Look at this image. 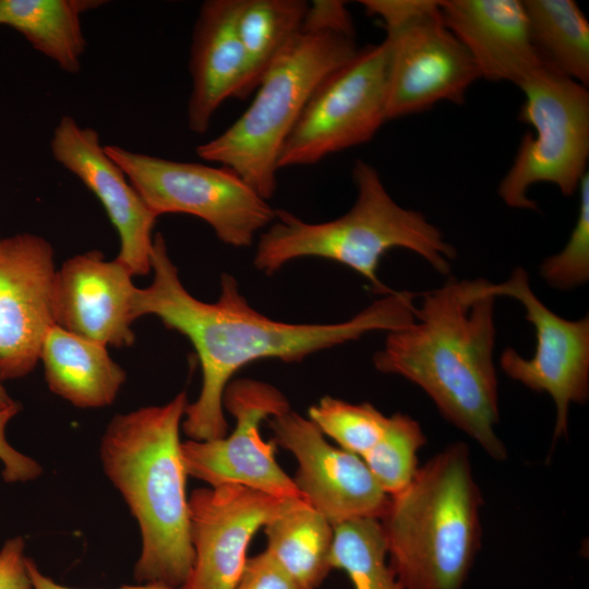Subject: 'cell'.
I'll list each match as a JSON object with an SVG mask.
<instances>
[{
  "label": "cell",
  "instance_id": "6da1fadb",
  "mask_svg": "<svg viewBox=\"0 0 589 589\" xmlns=\"http://www.w3.org/2000/svg\"><path fill=\"white\" fill-rule=\"evenodd\" d=\"M151 269V285L136 289L134 316H157L167 328L185 336L196 351L202 387L196 400L187 405L181 425L194 441L227 434L224 392L245 365L262 359L301 362L317 351L371 332L388 333L414 320L416 294L393 291L342 322H280L253 309L240 293L236 278L227 273L220 276L217 301H201L184 288L159 232L153 240Z\"/></svg>",
  "mask_w": 589,
  "mask_h": 589
},
{
  "label": "cell",
  "instance_id": "7a4b0ae2",
  "mask_svg": "<svg viewBox=\"0 0 589 589\" xmlns=\"http://www.w3.org/2000/svg\"><path fill=\"white\" fill-rule=\"evenodd\" d=\"M409 324L387 333L374 368L420 387L442 417L496 461L507 448L496 432L498 382L492 283L448 280L422 294Z\"/></svg>",
  "mask_w": 589,
  "mask_h": 589
},
{
  "label": "cell",
  "instance_id": "3957f363",
  "mask_svg": "<svg viewBox=\"0 0 589 589\" xmlns=\"http://www.w3.org/2000/svg\"><path fill=\"white\" fill-rule=\"evenodd\" d=\"M185 392L160 406L116 414L100 441L104 471L139 522L137 584L181 588L194 561L180 441Z\"/></svg>",
  "mask_w": 589,
  "mask_h": 589
},
{
  "label": "cell",
  "instance_id": "277c9868",
  "mask_svg": "<svg viewBox=\"0 0 589 589\" xmlns=\"http://www.w3.org/2000/svg\"><path fill=\"white\" fill-rule=\"evenodd\" d=\"M482 493L468 446L455 442L389 496L378 519L404 589H464L481 548Z\"/></svg>",
  "mask_w": 589,
  "mask_h": 589
},
{
  "label": "cell",
  "instance_id": "5b68a950",
  "mask_svg": "<svg viewBox=\"0 0 589 589\" xmlns=\"http://www.w3.org/2000/svg\"><path fill=\"white\" fill-rule=\"evenodd\" d=\"M352 179L356 202L336 219L308 223L277 209L275 219L260 237L254 266L272 275L293 260L325 259L353 269L382 296L394 291L377 275L381 259L393 249L412 251L436 272L449 273L456 250L437 227L420 212L396 203L371 164L357 160Z\"/></svg>",
  "mask_w": 589,
  "mask_h": 589
},
{
  "label": "cell",
  "instance_id": "8992f818",
  "mask_svg": "<svg viewBox=\"0 0 589 589\" xmlns=\"http://www.w3.org/2000/svg\"><path fill=\"white\" fill-rule=\"evenodd\" d=\"M358 49L353 36L301 28L266 70L247 110L199 145L196 155L229 168L268 201L277 189L280 149L309 97Z\"/></svg>",
  "mask_w": 589,
  "mask_h": 589
},
{
  "label": "cell",
  "instance_id": "52a82bcc",
  "mask_svg": "<svg viewBox=\"0 0 589 589\" xmlns=\"http://www.w3.org/2000/svg\"><path fill=\"white\" fill-rule=\"evenodd\" d=\"M519 119L531 125L497 193L512 208L537 209L528 196L537 183H551L565 196L578 191L589 157V93L544 61L519 86Z\"/></svg>",
  "mask_w": 589,
  "mask_h": 589
},
{
  "label": "cell",
  "instance_id": "ba28073f",
  "mask_svg": "<svg viewBox=\"0 0 589 589\" xmlns=\"http://www.w3.org/2000/svg\"><path fill=\"white\" fill-rule=\"evenodd\" d=\"M105 151L157 217H199L221 242L237 248L250 245L275 219L268 202L229 168L165 159L113 144Z\"/></svg>",
  "mask_w": 589,
  "mask_h": 589
},
{
  "label": "cell",
  "instance_id": "9c48e42d",
  "mask_svg": "<svg viewBox=\"0 0 589 589\" xmlns=\"http://www.w3.org/2000/svg\"><path fill=\"white\" fill-rule=\"evenodd\" d=\"M390 46L358 51L314 88L280 149L278 170L364 144L387 121Z\"/></svg>",
  "mask_w": 589,
  "mask_h": 589
},
{
  "label": "cell",
  "instance_id": "30bf717a",
  "mask_svg": "<svg viewBox=\"0 0 589 589\" xmlns=\"http://www.w3.org/2000/svg\"><path fill=\"white\" fill-rule=\"evenodd\" d=\"M223 407L235 418L233 431L215 440L182 442L188 476L209 486L239 484L281 498L304 500L277 462L276 444L261 434L264 421L290 409L286 396L268 383L239 378L227 385Z\"/></svg>",
  "mask_w": 589,
  "mask_h": 589
},
{
  "label": "cell",
  "instance_id": "8fae6325",
  "mask_svg": "<svg viewBox=\"0 0 589 589\" xmlns=\"http://www.w3.org/2000/svg\"><path fill=\"white\" fill-rule=\"evenodd\" d=\"M497 297H510L524 306L536 333L532 358L508 347L500 357L503 372L531 390L546 393L554 401V441L568 435L573 404L589 397V318L566 320L551 311L529 286L526 271L517 267L502 284H492Z\"/></svg>",
  "mask_w": 589,
  "mask_h": 589
},
{
  "label": "cell",
  "instance_id": "7c38bea8",
  "mask_svg": "<svg viewBox=\"0 0 589 589\" xmlns=\"http://www.w3.org/2000/svg\"><path fill=\"white\" fill-rule=\"evenodd\" d=\"M267 423L274 443L298 461L293 480L304 500L333 526L382 517L389 496L360 456L332 445L309 418L291 409Z\"/></svg>",
  "mask_w": 589,
  "mask_h": 589
},
{
  "label": "cell",
  "instance_id": "4fadbf2b",
  "mask_svg": "<svg viewBox=\"0 0 589 589\" xmlns=\"http://www.w3.org/2000/svg\"><path fill=\"white\" fill-rule=\"evenodd\" d=\"M290 500L239 484L194 490L189 497L194 561L181 589H235L253 536Z\"/></svg>",
  "mask_w": 589,
  "mask_h": 589
},
{
  "label": "cell",
  "instance_id": "5bb4252c",
  "mask_svg": "<svg viewBox=\"0 0 589 589\" xmlns=\"http://www.w3.org/2000/svg\"><path fill=\"white\" fill-rule=\"evenodd\" d=\"M57 268L49 241L33 233L0 239V381L31 373L56 325Z\"/></svg>",
  "mask_w": 589,
  "mask_h": 589
},
{
  "label": "cell",
  "instance_id": "9a60e30c",
  "mask_svg": "<svg viewBox=\"0 0 589 589\" xmlns=\"http://www.w3.org/2000/svg\"><path fill=\"white\" fill-rule=\"evenodd\" d=\"M390 71L387 120L429 110L441 101L462 104L480 79L471 57L438 10L387 34Z\"/></svg>",
  "mask_w": 589,
  "mask_h": 589
},
{
  "label": "cell",
  "instance_id": "2e32d148",
  "mask_svg": "<svg viewBox=\"0 0 589 589\" xmlns=\"http://www.w3.org/2000/svg\"><path fill=\"white\" fill-rule=\"evenodd\" d=\"M50 151L55 160L77 177L105 208L119 235L116 259L133 276L148 274L157 216L107 155L97 131L63 116L53 129Z\"/></svg>",
  "mask_w": 589,
  "mask_h": 589
},
{
  "label": "cell",
  "instance_id": "e0dca14e",
  "mask_svg": "<svg viewBox=\"0 0 589 589\" xmlns=\"http://www.w3.org/2000/svg\"><path fill=\"white\" fill-rule=\"evenodd\" d=\"M132 277L123 263L105 260L98 250L68 259L56 272L55 324L105 347L131 346L137 289Z\"/></svg>",
  "mask_w": 589,
  "mask_h": 589
},
{
  "label": "cell",
  "instance_id": "ac0fdd59",
  "mask_svg": "<svg viewBox=\"0 0 589 589\" xmlns=\"http://www.w3.org/2000/svg\"><path fill=\"white\" fill-rule=\"evenodd\" d=\"M444 24L474 62L480 79L519 86L543 60L519 0H443Z\"/></svg>",
  "mask_w": 589,
  "mask_h": 589
},
{
  "label": "cell",
  "instance_id": "d6986e66",
  "mask_svg": "<svg viewBox=\"0 0 589 589\" xmlns=\"http://www.w3.org/2000/svg\"><path fill=\"white\" fill-rule=\"evenodd\" d=\"M236 0H207L194 24L189 69L192 79L188 100L189 129L205 133L228 98L244 99L255 91L251 70L239 39Z\"/></svg>",
  "mask_w": 589,
  "mask_h": 589
},
{
  "label": "cell",
  "instance_id": "ffe728a7",
  "mask_svg": "<svg viewBox=\"0 0 589 589\" xmlns=\"http://www.w3.org/2000/svg\"><path fill=\"white\" fill-rule=\"evenodd\" d=\"M39 360L49 389L77 408L111 405L127 378L107 347L58 325L45 336Z\"/></svg>",
  "mask_w": 589,
  "mask_h": 589
},
{
  "label": "cell",
  "instance_id": "44dd1931",
  "mask_svg": "<svg viewBox=\"0 0 589 589\" xmlns=\"http://www.w3.org/2000/svg\"><path fill=\"white\" fill-rule=\"evenodd\" d=\"M101 3L94 0H0V25L12 27L61 70L75 74L81 69L86 47L81 14Z\"/></svg>",
  "mask_w": 589,
  "mask_h": 589
},
{
  "label": "cell",
  "instance_id": "7402d4cb",
  "mask_svg": "<svg viewBox=\"0 0 589 589\" xmlns=\"http://www.w3.org/2000/svg\"><path fill=\"white\" fill-rule=\"evenodd\" d=\"M263 530L265 551L306 589L318 588L333 570L334 526L304 500H290Z\"/></svg>",
  "mask_w": 589,
  "mask_h": 589
},
{
  "label": "cell",
  "instance_id": "603a6c76",
  "mask_svg": "<svg viewBox=\"0 0 589 589\" xmlns=\"http://www.w3.org/2000/svg\"><path fill=\"white\" fill-rule=\"evenodd\" d=\"M531 39L542 60L589 84V23L573 0H524Z\"/></svg>",
  "mask_w": 589,
  "mask_h": 589
},
{
  "label": "cell",
  "instance_id": "cb8c5ba5",
  "mask_svg": "<svg viewBox=\"0 0 589 589\" xmlns=\"http://www.w3.org/2000/svg\"><path fill=\"white\" fill-rule=\"evenodd\" d=\"M304 0H236L235 22L255 89L273 61L301 31Z\"/></svg>",
  "mask_w": 589,
  "mask_h": 589
},
{
  "label": "cell",
  "instance_id": "d4e9b609",
  "mask_svg": "<svg viewBox=\"0 0 589 589\" xmlns=\"http://www.w3.org/2000/svg\"><path fill=\"white\" fill-rule=\"evenodd\" d=\"M330 566L342 570L353 589H404L389 565L382 526L375 518L334 526Z\"/></svg>",
  "mask_w": 589,
  "mask_h": 589
},
{
  "label": "cell",
  "instance_id": "484cf974",
  "mask_svg": "<svg viewBox=\"0 0 589 589\" xmlns=\"http://www.w3.org/2000/svg\"><path fill=\"white\" fill-rule=\"evenodd\" d=\"M425 442L417 420L401 412L388 417L384 434L362 457L388 496L399 493L412 481L419 469L418 453Z\"/></svg>",
  "mask_w": 589,
  "mask_h": 589
},
{
  "label": "cell",
  "instance_id": "4316f807",
  "mask_svg": "<svg viewBox=\"0 0 589 589\" xmlns=\"http://www.w3.org/2000/svg\"><path fill=\"white\" fill-rule=\"evenodd\" d=\"M308 418L338 447L361 458L380 441L388 417L369 402L351 404L332 396L311 406Z\"/></svg>",
  "mask_w": 589,
  "mask_h": 589
},
{
  "label": "cell",
  "instance_id": "83f0119b",
  "mask_svg": "<svg viewBox=\"0 0 589 589\" xmlns=\"http://www.w3.org/2000/svg\"><path fill=\"white\" fill-rule=\"evenodd\" d=\"M579 209L568 241L561 252L545 259L540 266L541 277L558 290H570L589 279V172L578 189Z\"/></svg>",
  "mask_w": 589,
  "mask_h": 589
},
{
  "label": "cell",
  "instance_id": "f1b7e54d",
  "mask_svg": "<svg viewBox=\"0 0 589 589\" xmlns=\"http://www.w3.org/2000/svg\"><path fill=\"white\" fill-rule=\"evenodd\" d=\"M365 13L383 21L387 34H393L410 23L438 10L435 0H362Z\"/></svg>",
  "mask_w": 589,
  "mask_h": 589
},
{
  "label": "cell",
  "instance_id": "f546056e",
  "mask_svg": "<svg viewBox=\"0 0 589 589\" xmlns=\"http://www.w3.org/2000/svg\"><path fill=\"white\" fill-rule=\"evenodd\" d=\"M235 589H306L265 550L249 557Z\"/></svg>",
  "mask_w": 589,
  "mask_h": 589
},
{
  "label": "cell",
  "instance_id": "4dcf8cb0",
  "mask_svg": "<svg viewBox=\"0 0 589 589\" xmlns=\"http://www.w3.org/2000/svg\"><path fill=\"white\" fill-rule=\"evenodd\" d=\"M20 410V404L7 409H0V460L3 466L2 478L9 483L32 481L43 472L40 465L36 460L16 450L7 440V425Z\"/></svg>",
  "mask_w": 589,
  "mask_h": 589
},
{
  "label": "cell",
  "instance_id": "1f68e13d",
  "mask_svg": "<svg viewBox=\"0 0 589 589\" xmlns=\"http://www.w3.org/2000/svg\"><path fill=\"white\" fill-rule=\"evenodd\" d=\"M302 28L332 31L354 37V27L346 2L316 0L308 5Z\"/></svg>",
  "mask_w": 589,
  "mask_h": 589
},
{
  "label": "cell",
  "instance_id": "d6a6232c",
  "mask_svg": "<svg viewBox=\"0 0 589 589\" xmlns=\"http://www.w3.org/2000/svg\"><path fill=\"white\" fill-rule=\"evenodd\" d=\"M22 537L7 540L0 550V589H33Z\"/></svg>",
  "mask_w": 589,
  "mask_h": 589
},
{
  "label": "cell",
  "instance_id": "836d02e7",
  "mask_svg": "<svg viewBox=\"0 0 589 589\" xmlns=\"http://www.w3.org/2000/svg\"><path fill=\"white\" fill-rule=\"evenodd\" d=\"M26 565H27V570H28V575L32 581L33 589H76V588L62 586L56 582L49 576L43 574L40 569L37 567L36 563L31 557L26 558ZM118 589H181V588H175V587H169V586L159 585V584H136L132 586H122Z\"/></svg>",
  "mask_w": 589,
  "mask_h": 589
},
{
  "label": "cell",
  "instance_id": "e575fe53",
  "mask_svg": "<svg viewBox=\"0 0 589 589\" xmlns=\"http://www.w3.org/2000/svg\"><path fill=\"white\" fill-rule=\"evenodd\" d=\"M17 404L19 402L13 400L11 396L7 393L5 388L3 387L0 381V409H7Z\"/></svg>",
  "mask_w": 589,
  "mask_h": 589
}]
</instances>
